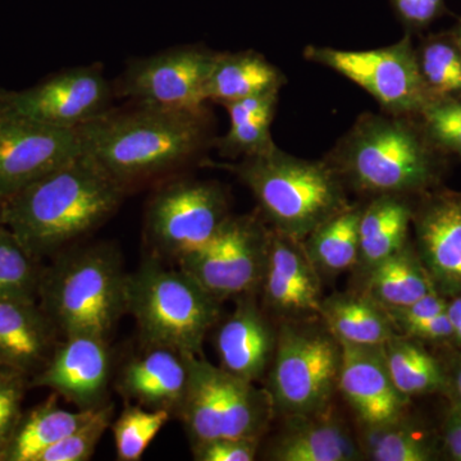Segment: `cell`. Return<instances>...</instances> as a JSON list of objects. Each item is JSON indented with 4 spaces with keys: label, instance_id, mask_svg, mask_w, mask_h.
Segmentation results:
<instances>
[{
    "label": "cell",
    "instance_id": "cell-1",
    "mask_svg": "<svg viewBox=\"0 0 461 461\" xmlns=\"http://www.w3.org/2000/svg\"><path fill=\"white\" fill-rule=\"evenodd\" d=\"M85 153L124 189L193 165L214 147L208 108L169 111L132 104L78 127Z\"/></svg>",
    "mask_w": 461,
    "mask_h": 461
},
{
    "label": "cell",
    "instance_id": "cell-2",
    "mask_svg": "<svg viewBox=\"0 0 461 461\" xmlns=\"http://www.w3.org/2000/svg\"><path fill=\"white\" fill-rule=\"evenodd\" d=\"M126 191L83 151L2 202L3 226L33 259L50 256L107 222Z\"/></svg>",
    "mask_w": 461,
    "mask_h": 461
},
{
    "label": "cell",
    "instance_id": "cell-3",
    "mask_svg": "<svg viewBox=\"0 0 461 461\" xmlns=\"http://www.w3.org/2000/svg\"><path fill=\"white\" fill-rule=\"evenodd\" d=\"M439 154L418 115L366 112L323 159L346 190L368 199L423 195L438 181Z\"/></svg>",
    "mask_w": 461,
    "mask_h": 461
},
{
    "label": "cell",
    "instance_id": "cell-4",
    "mask_svg": "<svg viewBox=\"0 0 461 461\" xmlns=\"http://www.w3.org/2000/svg\"><path fill=\"white\" fill-rule=\"evenodd\" d=\"M214 166L233 173L251 191L273 230L297 241L351 205L341 178L323 158L304 159L277 147Z\"/></svg>",
    "mask_w": 461,
    "mask_h": 461
},
{
    "label": "cell",
    "instance_id": "cell-5",
    "mask_svg": "<svg viewBox=\"0 0 461 461\" xmlns=\"http://www.w3.org/2000/svg\"><path fill=\"white\" fill-rule=\"evenodd\" d=\"M122 257L112 244H95L59 257L39 282L44 312L62 335L108 339L127 313Z\"/></svg>",
    "mask_w": 461,
    "mask_h": 461
},
{
    "label": "cell",
    "instance_id": "cell-6",
    "mask_svg": "<svg viewBox=\"0 0 461 461\" xmlns=\"http://www.w3.org/2000/svg\"><path fill=\"white\" fill-rule=\"evenodd\" d=\"M221 304L189 273L168 268L154 257L127 276V313L135 318L147 346L203 357Z\"/></svg>",
    "mask_w": 461,
    "mask_h": 461
},
{
    "label": "cell",
    "instance_id": "cell-7",
    "mask_svg": "<svg viewBox=\"0 0 461 461\" xmlns=\"http://www.w3.org/2000/svg\"><path fill=\"white\" fill-rule=\"evenodd\" d=\"M342 345L321 318L282 321L266 390L276 415H309L329 409L339 393Z\"/></svg>",
    "mask_w": 461,
    "mask_h": 461
},
{
    "label": "cell",
    "instance_id": "cell-8",
    "mask_svg": "<svg viewBox=\"0 0 461 461\" xmlns=\"http://www.w3.org/2000/svg\"><path fill=\"white\" fill-rule=\"evenodd\" d=\"M303 57L353 81L384 113L418 115L429 102L411 35L395 44L369 50L306 45Z\"/></svg>",
    "mask_w": 461,
    "mask_h": 461
},
{
    "label": "cell",
    "instance_id": "cell-9",
    "mask_svg": "<svg viewBox=\"0 0 461 461\" xmlns=\"http://www.w3.org/2000/svg\"><path fill=\"white\" fill-rule=\"evenodd\" d=\"M269 241L271 226L259 212L230 215L208 244L177 262L221 303L256 295L266 273Z\"/></svg>",
    "mask_w": 461,
    "mask_h": 461
},
{
    "label": "cell",
    "instance_id": "cell-10",
    "mask_svg": "<svg viewBox=\"0 0 461 461\" xmlns=\"http://www.w3.org/2000/svg\"><path fill=\"white\" fill-rule=\"evenodd\" d=\"M230 217L224 185L177 180L157 191L149 202L145 233L157 253L180 260L208 244Z\"/></svg>",
    "mask_w": 461,
    "mask_h": 461
},
{
    "label": "cell",
    "instance_id": "cell-11",
    "mask_svg": "<svg viewBox=\"0 0 461 461\" xmlns=\"http://www.w3.org/2000/svg\"><path fill=\"white\" fill-rule=\"evenodd\" d=\"M215 54L189 45L139 58L118 78L114 94L131 99L133 104L169 111L205 108V84Z\"/></svg>",
    "mask_w": 461,
    "mask_h": 461
},
{
    "label": "cell",
    "instance_id": "cell-12",
    "mask_svg": "<svg viewBox=\"0 0 461 461\" xmlns=\"http://www.w3.org/2000/svg\"><path fill=\"white\" fill-rule=\"evenodd\" d=\"M114 89L102 66L68 68L32 89L5 93V112L26 120L78 129L111 109Z\"/></svg>",
    "mask_w": 461,
    "mask_h": 461
},
{
    "label": "cell",
    "instance_id": "cell-13",
    "mask_svg": "<svg viewBox=\"0 0 461 461\" xmlns=\"http://www.w3.org/2000/svg\"><path fill=\"white\" fill-rule=\"evenodd\" d=\"M83 151L78 129H58L5 112L0 122V202Z\"/></svg>",
    "mask_w": 461,
    "mask_h": 461
},
{
    "label": "cell",
    "instance_id": "cell-14",
    "mask_svg": "<svg viewBox=\"0 0 461 461\" xmlns=\"http://www.w3.org/2000/svg\"><path fill=\"white\" fill-rule=\"evenodd\" d=\"M321 282L303 241L271 227L268 262L259 290L264 312L280 321L321 318Z\"/></svg>",
    "mask_w": 461,
    "mask_h": 461
},
{
    "label": "cell",
    "instance_id": "cell-15",
    "mask_svg": "<svg viewBox=\"0 0 461 461\" xmlns=\"http://www.w3.org/2000/svg\"><path fill=\"white\" fill-rule=\"evenodd\" d=\"M341 345L339 393L360 426H381L405 418L411 400L391 378L384 345Z\"/></svg>",
    "mask_w": 461,
    "mask_h": 461
},
{
    "label": "cell",
    "instance_id": "cell-16",
    "mask_svg": "<svg viewBox=\"0 0 461 461\" xmlns=\"http://www.w3.org/2000/svg\"><path fill=\"white\" fill-rule=\"evenodd\" d=\"M109 377L111 353L107 339L72 335L54 348L35 384L50 388L78 409H95L105 403Z\"/></svg>",
    "mask_w": 461,
    "mask_h": 461
},
{
    "label": "cell",
    "instance_id": "cell-17",
    "mask_svg": "<svg viewBox=\"0 0 461 461\" xmlns=\"http://www.w3.org/2000/svg\"><path fill=\"white\" fill-rule=\"evenodd\" d=\"M412 224L418 254L436 290L461 295V193H426L415 204Z\"/></svg>",
    "mask_w": 461,
    "mask_h": 461
},
{
    "label": "cell",
    "instance_id": "cell-18",
    "mask_svg": "<svg viewBox=\"0 0 461 461\" xmlns=\"http://www.w3.org/2000/svg\"><path fill=\"white\" fill-rule=\"evenodd\" d=\"M236 308L215 338L220 368L249 382L267 375L275 355L277 330L254 295L236 297Z\"/></svg>",
    "mask_w": 461,
    "mask_h": 461
},
{
    "label": "cell",
    "instance_id": "cell-19",
    "mask_svg": "<svg viewBox=\"0 0 461 461\" xmlns=\"http://www.w3.org/2000/svg\"><path fill=\"white\" fill-rule=\"evenodd\" d=\"M275 461H360L357 436L336 414L332 405L309 415H287L284 429L266 454Z\"/></svg>",
    "mask_w": 461,
    "mask_h": 461
},
{
    "label": "cell",
    "instance_id": "cell-20",
    "mask_svg": "<svg viewBox=\"0 0 461 461\" xmlns=\"http://www.w3.org/2000/svg\"><path fill=\"white\" fill-rule=\"evenodd\" d=\"M189 384L186 354L163 346H148L121 371V395L148 409L178 414Z\"/></svg>",
    "mask_w": 461,
    "mask_h": 461
},
{
    "label": "cell",
    "instance_id": "cell-21",
    "mask_svg": "<svg viewBox=\"0 0 461 461\" xmlns=\"http://www.w3.org/2000/svg\"><path fill=\"white\" fill-rule=\"evenodd\" d=\"M57 329L29 297L0 299V366L23 375L44 366Z\"/></svg>",
    "mask_w": 461,
    "mask_h": 461
},
{
    "label": "cell",
    "instance_id": "cell-22",
    "mask_svg": "<svg viewBox=\"0 0 461 461\" xmlns=\"http://www.w3.org/2000/svg\"><path fill=\"white\" fill-rule=\"evenodd\" d=\"M415 196L377 195L364 200L359 223L360 256L355 272L362 276L409 242Z\"/></svg>",
    "mask_w": 461,
    "mask_h": 461
},
{
    "label": "cell",
    "instance_id": "cell-23",
    "mask_svg": "<svg viewBox=\"0 0 461 461\" xmlns=\"http://www.w3.org/2000/svg\"><path fill=\"white\" fill-rule=\"evenodd\" d=\"M321 320L344 345L381 346L399 333L387 309L362 290L324 296Z\"/></svg>",
    "mask_w": 461,
    "mask_h": 461
},
{
    "label": "cell",
    "instance_id": "cell-24",
    "mask_svg": "<svg viewBox=\"0 0 461 461\" xmlns=\"http://www.w3.org/2000/svg\"><path fill=\"white\" fill-rule=\"evenodd\" d=\"M286 83L284 72L256 50L217 51L205 84V99L224 105L281 90Z\"/></svg>",
    "mask_w": 461,
    "mask_h": 461
},
{
    "label": "cell",
    "instance_id": "cell-25",
    "mask_svg": "<svg viewBox=\"0 0 461 461\" xmlns=\"http://www.w3.org/2000/svg\"><path fill=\"white\" fill-rule=\"evenodd\" d=\"M359 277L360 290L386 309L403 308L436 291L411 241Z\"/></svg>",
    "mask_w": 461,
    "mask_h": 461
},
{
    "label": "cell",
    "instance_id": "cell-26",
    "mask_svg": "<svg viewBox=\"0 0 461 461\" xmlns=\"http://www.w3.org/2000/svg\"><path fill=\"white\" fill-rule=\"evenodd\" d=\"M280 91H268L223 105L229 112L230 129L222 138L215 139L214 148L221 156L236 159L258 156L277 148L272 139L271 126Z\"/></svg>",
    "mask_w": 461,
    "mask_h": 461
},
{
    "label": "cell",
    "instance_id": "cell-27",
    "mask_svg": "<svg viewBox=\"0 0 461 461\" xmlns=\"http://www.w3.org/2000/svg\"><path fill=\"white\" fill-rule=\"evenodd\" d=\"M364 202L321 223L303 241L306 254L321 278H333L355 271L359 263V223Z\"/></svg>",
    "mask_w": 461,
    "mask_h": 461
},
{
    "label": "cell",
    "instance_id": "cell-28",
    "mask_svg": "<svg viewBox=\"0 0 461 461\" xmlns=\"http://www.w3.org/2000/svg\"><path fill=\"white\" fill-rule=\"evenodd\" d=\"M56 393L21 417L7 444V461H38L48 448L74 432L95 409L69 411L58 406Z\"/></svg>",
    "mask_w": 461,
    "mask_h": 461
},
{
    "label": "cell",
    "instance_id": "cell-29",
    "mask_svg": "<svg viewBox=\"0 0 461 461\" xmlns=\"http://www.w3.org/2000/svg\"><path fill=\"white\" fill-rule=\"evenodd\" d=\"M189 384L178 411L191 446L222 437V403H221L218 366L205 357L186 354Z\"/></svg>",
    "mask_w": 461,
    "mask_h": 461
},
{
    "label": "cell",
    "instance_id": "cell-30",
    "mask_svg": "<svg viewBox=\"0 0 461 461\" xmlns=\"http://www.w3.org/2000/svg\"><path fill=\"white\" fill-rule=\"evenodd\" d=\"M222 437L262 438L276 415L272 397L254 382L235 377L218 366Z\"/></svg>",
    "mask_w": 461,
    "mask_h": 461
},
{
    "label": "cell",
    "instance_id": "cell-31",
    "mask_svg": "<svg viewBox=\"0 0 461 461\" xmlns=\"http://www.w3.org/2000/svg\"><path fill=\"white\" fill-rule=\"evenodd\" d=\"M384 350L393 384L409 400L446 390L447 375L418 339L396 333L384 345Z\"/></svg>",
    "mask_w": 461,
    "mask_h": 461
},
{
    "label": "cell",
    "instance_id": "cell-32",
    "mask_svg": "<svg viewBox=\"0 0 461 461\" xmlns=\"http://www.w3.org/2000/svg\"><path fill=\"white\" fill-rule=\"evenodd\" d=\"M415 54L429 102L461 99V50L450 32L426 39Z\"/></svg>",
    "mask_w": 461,
    "mask_h": 461
},
{
    "label": "cell",
    "instance_id": "cell-33",
    "mask_svg": "<svg viewBox=\"0 0 461 461\" xmlns=\"http://www.w3.org/2000/svg\"><path fill=\"white\" fill-rule=\"evenodd\" d=\"M364 459L372 461H429L435 448L402 420L381 426H360L357 436Z\"/></svg>",
    "mask_w": 461,
    "mask_h": 461
},
{
    "label": "cell",
    "instance_id": "cell-34",
    "mask_svg": "<svg viewBox=\"0 0 461 461\" xmlns=\"http://www.w3.org/2000/svg\"><path fill=\"white\" fill-rule=\"evenodd\" d=\"M171 412L144 406H126L120 417L112 423L117 459L138 461L166 426Z\"/></svg>",
    "mask_w": 461,
    "mask_h": 461
},
{
    "label": "cell",
    "instance_id": "cell-35",
    "mask_svg": "<svg viewBox=\"0 0 461 461\" xmlns=\"http://www.w3.org/2000/svg\"><path fill=\"white\" fill-rule=\"evenodd\" d=\"M41 278L33 258L5 226L0 229V299L29 297L39 287Z\"/></svg>",
    "mask_w": 461,
    "mask_h": 461
},
{
    "label": "cell",
    "instance_id": "cell-36",
    "mask_svg": "<svg viewBox=\"0 0 461 461\" xmlns=\"http://www.w3.org/2000/svg\"><path fill=\"white\" fill-rule=\"evenodd\" d=\"M114 406L105 402L65 438L48 448L38 461H86L93 457L100 439L112 426Z\"/></svg>",
    "mask_w": 461,
    "mask_h": 461
},
{
    "label": "cell",
    "instance_id": "cell-37",
    "mask_svg": "<svg viewBox=\"0 0 461 461\" xmlns=\"http://www.w3.org/2000/svg\"><path fill=\"white\" fill-rule=\"evenodd\" d=\"M418 120L441 153L461 157V99L432 100L421 109Z\"/></svg>",
    "mask_w": 461,
    "mask_h": 461
},
{
    "label": "cell",
    "instance_id": "cell-38",
    "mask_svg": "<svg viewBox=\"0 0 461 461\" xmlns=\"http://www.w3.org/2000/svg\"><path fill=\"white\" fill-rule=\"evenodd\" d=\"M23 373L0 366V446L7 447L21 420L25 379Z\"/></svg>",
    "mask_w": 461,
    "mask_h": 461
},
{
    "label": "cell",
    "instance_id": "cell-39",
    "mask_svg": "<svg viewBox=\"0 0 461 461\" xmlns=\"http://www.w3.org/2000/svg\"><path fill=\"white\" fill-rule=\"evenodd\" d=\"M259 445L258 438L218 437L193 446V455L198 461H253Z\"/></svg>",
    "mask_w": 461,
    "mask_h": 461
},
{
    "label": "cell",
    "instance_id": "cell-40",
    "mask_svg": "<svg viewBox=\"0 0 461 461\" xmlns=\"http://www.w3.org/2000/svg\"><path fill=\"white\" fill-rule=\"evenodd\" d=\"M406 35L427 29L446 12L445 0H390Z\"/></svg>",
    "mask_w": 461,
    "mask_h": 461
},
{
    "label": "cell",
    "instance_id": "cell-41",
    "mask_svg": "<svg viewBox=\"0 0 461 461\" xmlns=\"http://www.w3.org/2000/svg\"><path fill=\"white\" fill-rule=\"evenodd\" d=\"M447 300L439 295L438 291H432L429 295L420 297L417 302L403 308L387 309L391 320L395 324L397 332L418 321L429 320L447 311Z\"/></svg>",
    "mask_w": 461,
    "mask_h": 461
},
{
    "label": "cell",
    "instance_id": "cell-42",
    "mask_svg": "<svg viewBox=\"0 0 461 461\" xmlns=\"http://www.w3.org/2000/svg\"><path fill=\"white\" fill-rule=\"evenodd\" d=\"M400 333L418 341H444V339H453L454 335L447 311L429 320L411 324Z\"/></svg>",
    "mask_w": 461,
    "mask_h": 461
},
{
    "label": "cell",
    "instance_id": "cell-43",
    "mask_svg": "<svg viewBox=\"0 0 461 461\" xmlns=\"http://www.w3.org/2000/svg\"><path fill=\"white\" fill-rule=\"evenodd\" d=\"M445 447L454 460L461 461V408L453 406L445 427Z\"/></svg>",
    "mask_w": 461,
    "mask_h": 461
},
{
    "label": "cell",
    "instance_id": "cell-44",
    "mask_svg": "<svg viewBox=\"0 0 461 461\" xmlns=\"http://www.w3.org/2000/svg\"><path fill=\"white\" fill-rule=\"evenodd\" d=\"M447 315L453 326V339L461 346V295H456L447 304Z\"/></svg>",
    "mask_w": 461,
    "mask_h": 461
},
{
    "label": "cell",
    "instance_id": "cell-45",
    "mask_svg": "<svg viewBox=\"0 0 461 461\" xmlns=\"http://www.w3.org/2000/svg\"><path fill=\"white\" fill-rule=\"evenodd\" d=\"M446 390L450 393L454 406L461 408V362L454 369L453 375H447Z\"/></svg>",
    "mask_w": 461,
    "mask_h": 461
},
{
    "label": "cell",
    "instance_id": "cell-46",
    "mask_svg": "<svg viewBox=\"0 0 461 461\" xmlns=\"http://www.w3.org/2000/svg\"><path fill=\"white\" fill-rule=\"evenodd\" d=\"M451 36H453L454 41H456V44L459 45L461 50V18L457 21L456 25H455L454 29L450 32Z\"/></svg>",
    "mask_w": 461,
    "mask_h": 461
},
{
    "label": "cell",
    "instance_id": "cell-47",
    "mask_svg": "<svg viewBox=\"0 0 461 461\" xmlns=\"http://www.w3.org/2000/svg\"><path fill=\"white\" fill-rule=\"evenodd\" d=\"M5 91H0V122L5 115Z\"/></svg>",
    "mask_w": 461,
    "mask_h": 461
},
{
    "label": "cell",
    "instance_id": "cell-48",
    "mask_svg": "<svg viewBox=\"0 0 461 461\" xmlns=\"http://www.w3.org/2000/svg\"><path fill=\"white\" fill-rule=\"evenodd\" d=\"M5 453H7V447L0 446V461L5 460Z\"/></svg>",
    "mask_w": 461,
    "mask_h": 461
},
{
    "label": "cell",
    "instance_id": "cell-49",
    "mask_svg": "<svg viewBox=\"0 0 461 461\" xmlns=\"http://www.w3.org/2000/svg\"><path fill=\"white\" fill-rule=\"evenodd\" d=\"M3 227V222H2V202H0V229H2Z\"/></svg>",
    "mask_w": 461,
    "mask_h": 461
}]
</instances>
